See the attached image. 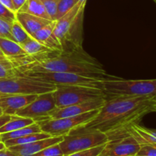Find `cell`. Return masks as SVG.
Returning a JSON list of instances; mask_svg holds the SVG:
<instances>
[{"label": "cell", "instance_id": "cell-1", "mask_svg": "<svg viewBox=\"0 0 156 156\" xmlns=\"http://www.w3.org/2000/svg\"><path fill=\"white\" fill-rule=\"evenodd\" d=\"M156 97L113 96L107 98L97 115L81 127L105 133L109 140L127 133L126 130L137 123L146 114L155 112Z\"/></svg>", "mask_w": 156, "mask_h": 156}, {"label": "cell", "instance_id": "cell-2", "mask_svg": "<svg viewBox=\"0 0 156 156\" xmlns=\"http://www.w3.org/2000/svg\"><path fill=\"white\" fill-rule=\"evenodd\" d=\"M32 63L17 69L19 73L28 71L44 70L62 72L88 77L104 78L105 70L94 58L84 50L73 52L49 51L33 56Z\"/></svg>", "mask_w": 156, "mask_h": 156}, {"label": "cell", "instance_id": "cell-3", "mask_svg": "<svg viewBox=\"0 0 156 156\" xmlns=\"http://www.w3.org/2000/svg\"><path fill=\"white\" fill-rule=\"evenodd\" d=\"M86 1L82 0L77 2L66 15L56 21L53 32L60 43L63 52L84 50L82 34Z\"/></svg>", "mask_w": 156, "mask_h": 156}, {"label": "cell", "instance_id": "cell-4", "mask_svg": "<svg viewBox=\"0 0 156 156\" xmlns=\"http://www.w3.org/2000/svg\"><path fill=\"white\" fill-rule=\"evenodd\" d=\"M101 88L105 91L107 97H156V79L124 80L103 78Z\"/></svg>", "mask_w": 156, "mask_h": 156}, {"label": "cell", "instance_id": "cell-5", "mask_svg": "<svg viewBox=\"0 0 156 156\" xmlns=\"http://www.w3.org/2000/svg\"><path fill=\"white\" fill-rule=\"evenodd\" d=\"M56 85L35 78L19 74L0 79V97L10 94H38L55 91Z\"/></svg>", "mask_w": 156, "mask_h": 156}, {"label": "cell", "instance_id": "cell-6", "mask_svg": "<svg viewBox=\"0 0 156 156\" xmlns=\"http://www.w3.org/2000/svg\"><path fill=\"white\" fill-rule=\"evenodd\" d=\"M108 136L97 129H85L81 126L73 129L59 143L64 155L106 144Z\"/></svg>", "mask_w": 156, "mask_h": 156}, {"label": "cell", "instance_id": "cell-7", "mask_svg": "<svg viewBox=\"0 0 156 156\" xmlns=\"http://www.w3.org/2000/svg\"><path fill=\"white\" fill-rule=\"evenodd\" d=\"M53 95L57 108L84 103L100 98H107L101 88L76 85H56Z\"/></svg>", "mask_w": 156, "mask_h": 156}, {"label": "cell", "instance_id": "cell-8", "mask_svg": "<svg viewBox=\"0 0 156 156\" xmlns=\"http://www.w3.org/2000/svg\"><path fill=\"white\" fill-rule=\"evenodd\" d=\"M100 109L93 110L80 115L58 119H46L37 122L41 131L50 136H64L73 129L91 121Z\"/></svg>", "mask_w": 156, "mask_h": 156}, {"label": "cell", "instance_id": "cell-9", "mask_svg": "<svg viewBox=\"0 0 156 156\" xmlns=\"http://www.w3.org/2000/svg\"><path fill=\"white\" fill-rule=\"evenodd\" d=\"M21 74L35 78L39 80L56 85H85L101 88L103 78L88 77L80 75L62 72H48L44 70L28 71Z\"/></svg>", "mask_w": 156, "mask_h": 156}, {"label": "cell", "instance_id": "cell-10", "mask_svg": "<svg viewBox=\"0 0 156 156\" xmlns=\"http://www.w3.org/2000/svg\"><path fill=\"white\" fill-rule=\"evenodd\" d=\"M53 91L38 94L33 101L20 109L15 115L30 118L34 123L45 120L48 113L56 108Z\"/></svg>", "mask_w": 156, "mask_h": 156}, {"label": "cell", "instance_id": "cell-11", "mask_svg": "<svg viewBox=\"0 0 156 156\" xmlns=\"http://www.w3.org/2000/svg\"><path fill=\"white\" fill-rule=\"evenodd\" d=\"M140 148L136 139L127 133L109 140L98 156H136Z\"/></svg>", "mask_w": 156, "mask_h": 156}, {"label": "cell", "instance_id": "cell-12", "mask_svg": "<svg viewBox=\"0 0 156 156\" xmlns=\"http://www.w3.org/2000/svg\"><path fill=\"white\" fill-rule=\"evenodd\" d=\"M107 98H100L84 103L76 104L65 107L56 108L48 113L46 119H58L62 117L80 115L93 110L100 109L105 104ZM45 119V120H46Z\"/></svg>", "mask_w": 156, "mask_h": 156}, {"label": "cell", "instance_id": "cell-13", "mask_svg": "<svg viewBox=\"0 0 156 156\" xmlns=\"http://www.w3.org/2000/svg\"><path fill=\"white\" fill-rule=\"evenodd\" d=\"M63 140V136H50L27 144L18 145L7 148L18 156H33L48 146L57 144Z\"/></svg>", "mask_w": 156, "mask_h": 156}, {"label": "cell", "instance_id": "cell-14", "mask_svg": "<svg viewBox=\"0 0 156 156\" xmlns=\"http://www.w3.org/2000/svg\"><path fill=\"white\" fill-rule=\"evenodd\" d=\"M37 95L35 94H10L0 97V107L4 114L15 115L21 108L33 101Z\"/></svg>", "mask_w": 156, "mask_h": 156}, {"label": "cell", "instance_id": "cell-15", "mask_svg": "<svg viewBox=\"0 0 156 156\" xmlns=\"http://www.w3.org/2000/svg\"><path fill=\"white\" fill-rule=\"evenodd\" d=\"M55 26H56V21H52L48 24L37 30L32 36V37L39 41L45 47H48L51 50L62 52V49L60 43L55 36L54 32H53Z\"/></svg>", "mask_w": 156, "mask_h": 156}, {"label": "cell", "instance_id": "cell-16", "mask_svg": "<svg viewBox=\"0 0 156 156\" xmlns=\"http://www.w3.org/2000/svg\"><path fill=\"white\" fill-rule=\"evenodd\" d=\"M16 20L22 25L26 31L33 36L37 30L44 27L52 21L25 12H16Z\"/></svg>", "mask_w": 156, "mask_h": 156}, {"label": "cell", "instance_id": "cell-17", "mask_svg": "<svg viewBox=\"0 0 156 156\" xmlns=\"http://www.w3.org/2000/svg\"><path fill=\"white\" fill-rule=\"evenodd\" d=\"M127 133L133 136L141 145L156 144V129H148L137 123H133L128 128Z\"/></svg>", "mask_w": 156, "mask_h": 156}, {"label": "cell", "instance_id": "cell-18", "mask_svg": "<svg viewBox=\"0 0 156 156\" xmlns=\"http://www.w3.org/2000/svg\"><path fill=\"white\" fill-rule=\"evenodd\" d=\"M0 50L3 55L9 59L27 54L20 44L7 38L0 37Z\"/></svg>", "mask_w": 156, "mask_h": 156}, {"label": "cell", "instance_id": "cell-19", "mask_svg": "<svg viewBox=\"0 0 156 156\" xmlns=\"http://www.w3.org/2000/svg\"><path fill=\"white\" fill-rule=\"evenodd\" d=\"M18 12H25L52 21L41 0H27Z\"/></svg>", "mask_w": 156, "mask_h": 156}, {"label": "cell", "instance_id": "cell-20", "mask_svg": "<svg viewBox=\"0 0 156 156\" xmlns=\"http://www.w3.org/2000/svg\"><path fill=\"white\" fill-rule=\"evenodd\" d=\"M34 123V121L30 118L19 117L18 115H12L11 116L10 120L0 127V134L17 130L24 126L33 124Z\"/></svg>", "mask_w": 156, "mask_h": 156}, {"label": "cell", "instance_id": "cell-21", "mask_svg": "<svg viewBox=\"0 0 156 156\" xmlns=\"http://www.w3.org/2000/svg\"><path fill=\"white\" fill-rule=\"evenodd\" d=\"M42 132L40 128L39 125L37 123H34L33 124H30L29 126H24V127L18 129L17 130L12 131V132L5 133L0 134L1 137V141L5 142L6 140H12V139H17L22 137L24 136L28 135V134L34 133H40Z\"/></svg>", "mask_w": 156, "mask_h": 156}, {"label": "cell", "instance_id": "cell-22", "mask_svg": "<svg viewBox=\"0 0 156 156\" xmlns=\"http://www.w3.org/2000/svg\"><path fill=\"white\" fill-rule=\"evenodd\" d=\"M50 137L49 134L46 133L44 132L40 133H34L28 134V135L24 136L22 137L17 139H12V140H6V141L3 142L6 148L12 147V146H18V145H23L27 144V143H32V142L37 141V140H43V139H47Z\"/></svg>", "mask_w": 156, "mask_h": 156}, {"label": "cell", "instance_id": "cell-23", "mask_svg": "<svg viewBox=\"0 0 156 156\" xmlns=\"http://www.w3.org/2000/svg\"><path fill=\"white\" fill-rule=\"evenodd\" d=\"M21 47H22L23 50L27 54L30 55V56H37V55L41 54V53L52 51L50 49L43 45L39 41H37L33 37H30V39L27 40L26 42L21 44Z\"/></svg>", "mask_w": 156, "mask_h": 156}, {"label": "cell", "instance_id": "cell-24", "mask_svg": "<svg viewBox=\"0 0 156 156\" xmlns=\"http://www.w3.org/2000/svg\"><path fill=\"white\" fill-rule=\"evenodd\" d=\"M11 31H12V34L14 38V41L16 43H18V44H20V45L24 44V42H26L30 37H32L17 20H15V21L12 23Z\"/></svg>", "mask_w": 156, "mask_h": 156}, {"label": "cell", "instance_id": "cell-25", "mask_svg": "<svg viewBox=\"0 0 156 156\" xmlns=\"http://www.w3.org/2000/svg\"><path fill=\"white\" fill-rule=\"evenodd\" d=\"M18 74V71L9 58L5 56L0 57V79L13 77Z\"/></svg>", "mask_w": 156, "mask_h": 156}, {"label": "cell", "instance_id": "cell-26", "mask_svg": "<svg viewBox=\"0 0 156 156\" xmlns=\"http://www.w3.org/2000/svg\"><path fill=\"white\" fill-rule=\"evenodd\" d=\"M76 0H57V8L55 21L62 18L76 4Z\"/></svg>", "mask_w": 156, "mask_h": 156}, {"label": "cell", "instance_id": "cell-27", "mask_svg": "<svg viewBox=\"0 0 156 156\" xmlns=\"http://www.w3.org/2000/svg\"><path fill=\"white\" fill-rule=\"evenodd\" d=\"M33 156H64L59 143L48 146Z\"/></svg>", "mask_w": 156, "mask_h": 156}, {"label": "cell", "instance_id": "cell-28", "mask_svg": "<svg viewBox=\"0 0 156 156\" xmlns=\"http://www.w3.org/2000/svg\"><path fill=\"white\" fill-rule=\"evenodd\" d=\"M11 28H12V23L0 18V37L7 38L14 41Z\"/></svg>", "mask_w": 156, "mask_h": 156}, {"label": "cell", "instance_id": "cell-29", "mask_svg": "<svg viewBox=\"0 0 156 156\" xmlns=\"http://www.w3.org/2000/svg\"><path fill=\"white\" fill-rule=\"evenodd\" d=\"M105 145L97 146V147L91 148V149H86V150L80 151V152H76L74 153L69 154V155H64V156H98L103 150Z\"/></svg>", "mask_w": 156, "mask_h": 156}, {"label": "cell", "instance_id": "cell-30", "mask_svg": "<svg viewBox=\"0 0 156 156\" xmlns=\"http://www.w3.org/2000/svg\"><path fill=\"white\" fill-rule=\"evenodd\" d=\"M41 2L44 4V8L52 21H55L56 8H57V0H41Z\"/></svg>", "mask_w": 156, "mask_h": 156}, {"label": "cell", "instance_id": "cell-31", "mask_svg": "<svg viewBox=\"0 0 156 156\" xmlns=\"http://www.w3.org/2000/svg\"><path fill=\"white\" fill-rule=\"evenodd\" d=\"M15 14L16 13L11 11L2 3L0 2V18L12 23L16 20V15Z\"/></svg>", "mask_w": 156, "mask_h": 156}, {"label": "cell", "instance_id": "cell-32", "mask_svg": "<svg viewBox=\"0 0 156 156\" xmlns=\"http://www.w3.org/2000/svg\"><path fill=\"white\" fill-rule=\"evenodd\" d=\"M136 156H156V144H143Z\"/></svg>", "mask_w": 156, "mask_h": 156}, {"label": "cell", "instance_id": "cell-33", "mask_svg": "<svg viewBox=\"0 0 156 156\" xmlns=\"http://www.w3.org/2000/svg\"><path fill=\"white\" fill-rule=\"evenodd\" d=\"M12 4H13L14 9H15V13L18 12V11L21 9V8L24 5V3L26 2L27 0H12Z\"/></svg>", "mask_w": 156, "mask_h": 156}, {"label": "cell", "instance_id": "cell-34", "mask_svg": "<svg viewBox=\"0 0 156 156\" xmlns=\"http://www.w3.org/2000/svg\"><path fill=\"white\" fill-rule=\"evenodd\" d=\"M0 2L2 3L4 5H5L8 9H10L11 11H12L13 12H15V9H14L13 4H12V0H0Z\"/></svg>", "mask_w": 156, "mask_h": 156}, {"label": "cell", "instance_id": "cell-35", "mask_svg": "<svg viewBox=\"0 0 156 156\" xmlns=\"http://www.w3.org/2000/svg\"><path fill=\"white\" fill-rule=\"evenodd\" d=\"M0 156H18L9 149H5L3 150H0Z\"/></svg>", "mask_w": 156, "mask_h": 156}, {"label": "cell", "instance_id": "cell-36", "mask_svg": "<svg viewBox=\"0 0 156 156\" xmlns=\"http://www.w3.org/2000/svg\"><path fill=\"white\" fill-rule=\"evenodd\" d=\"M11 119L10 115H7V114H3V115L0 116V127L2 126L5 123H7L9 120Z\"/></svg>", "mask_w": 156, "mask_h": 156}, {"label": "cell", "instance_id": "cell-37", "mask_svg": "<svg viewBox=\"0 0 156 156\" xmlns=\"http://www.w3.org/2000/svg\"><path fill=\"white\" fill-rule=\"evenodd\" d=\"M6 149L4 143L2 141H0V150H3V149Z\"/></svg>", "mask_w": 156, "mask_h": 156}, {"label": "cell", "instance_id": "cell-38", "mask_svg": "<svg viewBox=\"0 0 156 156\" xmlns=\"http://www.w3.org/2000/svg\"><path fill=\"white\" fill-rule=\"evenodd\" d=\"M3 112H2V108H1V107H0V116H2V115H3Z\"/></svg>", "mask_w": 156, "mask_h": 156}, {"label": "cell", "instance_id": "cell-39", "mask_svg": "<svg viewBox=\"0 0 156 156\" xmlns=\"http://www.w3.org/2000/svg\"><path fill=\"white\" fill-rule=\"evenodd\" d=\"M1 56H4V55H3L2 52L1 51V50H0V57H1Z\"/></svg>", "mask_w": 156, "mask_h": 156}, {"label": "cell", "instance_id": "cell-40", "mask_svg": "<svg viewBox=\"0 0 156 156\" xmlns=\"http://www.w3.org/2000/svg\"><path fill=\"white\" fill-rule=\"evenodd\" d=\"M155 112H156V102L155 104Z\"/></svg>", "mask_w": 156, "mask_h": 156}, {"label": "cell", "instance_id": "cell-41", "mask_svg": "<svg viewBox=\"0 0 156 156\" xmlns=\"http://www.w3.org/2000/svg\"><path fill=\"white\" fill-rule=\"evenodd\" d=\"M76 2H79L82 1V0H76Z\"/></svg>", "mask_w": 156, "mask_h": 156}, {"label": "cell", "instance_id": "cell-42", "mask_svg": "<svg viewBox=\"0 0 156 156\" xmlns=\"http://www.w3.org/2000/svg\"><path fill=\"white\" fill-rule=\"evenodd\" d=\"M153 1H154V2H156V0H153Z\"/></svg>", "mask_w": 156, "mask_h": 156}, {"label": "cell", "instance_id": "cell-43", "mask_svg": "<svg viewBox=\"0 0 156 156\" xmlns=\"http://www.w3.org/2000/svg\"><path fill=\"white\" fill-rule=\"evenodd\" d=\"M0 141H1V137H0Z\"/></svg>", "mask_w": 156, "mask_h": 156}]
</instances>
